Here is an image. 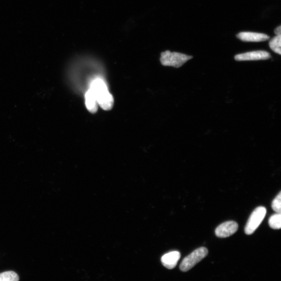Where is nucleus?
<instances>
[{
	"label": "nucleus",
	"mask_w": 281,
	"mask_h": 281,
	"mask_svg": "<svg viewBox=\"0 0 281 281\" xmlns=\"http://www.w3.org/2000/svg\"><path fill=\"white\" fill-rule=\"evenodd\" d=\"M208 254V249L206 247H201L195 249L189 255L183 259L180 265V269L182 272L189 271L196 264L206 257Z\"/></svg>",
	"instance_id": "nucleus-3"
},
{
	"label": "nucleus",
	"mask_w": 281,
	"mask_h": 281,
	"mask_svg": "<svg viewBox=\"0 0 281 281\" xmlns=\"http://www.w3.org/2000/svg\"><path fill=\"white\" fill-rule=\"evenodd\" d=\"M274 33L276 35H280L281 34V26H279L274 30Z\"/></svg>",
	"instance_id": "nucleus-14"
},
{
	"label": "nucleus",
	"mask_w": 281,
	"mask_h": 281,
	"mask_svg": "<svg viewBox=\"0 0 281 281\" xmlns=\"http://www.w3.org/2000/svg\"><path fill=\"white\" fill-rule=\"evenodd\" d=\"M18 274L14 271H6L0 273V281H19Z\"/></svg>",
	"instance_id": "nucleus-12"
},
{
	"label": "nucleus",
	"mask_w": 281,
	"mask_h": 281,
	"mask_svg": "<svg viewBox=\"0 0 281 281\" xmlns=\"http://www.w3.org/2000/svg\"><path fill=\"white\" fill-rule=\"evenodd\" d=\"M267 209L264 207L256 208L250 216L245 228L247 235H251L260 226L266 215Z\"/></svg>",
	"instance_id": "nucleus-4"
},
{
	"label": "nucleus",
	"mask_w": 281,
	"mask_h": 281,
	"mask_svg": "<svg viewBox=\"0 0 281 281\" xmlns=\"http://www.w3.org/2000/svg\"><path fill=\"white\" fill-rule=\"evenodd\" d=\"M192 58L193 56L191 55L166 51L161 53L160 60L163 66H171L178 68L183 66L185 62Z\"/></svg>",
	"instance_id": "nucleus-2"
},
{
	"label": "nucleus",
	"mask_w": 281,
	"mask_h": 281,
	"mask_svg": "<svg viewBox=\"0 0 281 281\" xmlns=\"http://www.w3.org/2000/svg\"><path fill=\"white\" fill-rule=\"evenodd\" d=\"M269 225L273 229H280L281 228L280 213H276L271 216L269 220Z\"/></svg>",
	"instance_id": "nucleus-11"
},
{
	"label": "nucleus",
	"mask_w": 281,
	"mask_h": 281,
	"mask_svg": "<svg viewBox=\"0 0 281 281\" xmlns=\"http://www.w3.org/2000/svg\"><path fill=\"white\" fill-rule=\"evenodd\" d=\"M90 88L95 93L98 105L104 111H110L114 104L113 96L109 93L105 82L100 78L94 80Z\"/></svg>",
	"instance_id": "nucleus-1"
},
{
	"label": "nucleus",
	"mask_w": 281,
	"mask_h": 281,
	"mask_svg": "<svg viewBox=\"0 0 281 281\" xmlns=\"http://www.w3.org/2000/svg\"><path fill=\"white\" fill-rule=\"evenodd\" d=\"M269 45L270 49L275 53L281 54V35H276L272 39Z\"/></svg>",
	"instance_id": "nucleus-10"
},
{
	"label": "nucleus",
	"mask_w": 281,
	"mask_h": 281,
	"mask_svg": "<svg viewBox=\"0 0 281 281\" xmlns=\"http://www.w3.org/2000/svg\"><path fill=\"white\" fill-rule=\"evenodd\" d=\"M180 257V252H170L163 256L161 261L165 267L168 269H173L176 267Z\"/></svg>",
	"instance_id": "nucleus-8"
},
{
	"label": "nucleus",
	"mask_w": 281,
	"mask_h": 281,
	"mask_svg": "<svg viewBox=\"0 0 281 281\" xmlns=\"http://www.w3.org/2000/svg\"><path fill=\"white\" fill-rule=\"evenodd\" d=\"M272 208L276 213L281 212V192H279L272 202Z\"/></svg>",
	"instance_id": "nucleus-13"
},
{
	"label": "nucleus",
	"mask_w": 281,
	"mask_h": 281,
	"mask_svg": "<svg viewBox=\"0 0 281 281\" xmlns=\"http://www.w3.org/2000/svg\"><path fill=\"white\" fill-rule=\"evenodd\" d=\"M237 223L229 221L219 226L215 230L216 236L218 238H226L231 236L238 230Z\"/></svg>",
	"instance_id": "nucleus-5"
},
{
	"label": "nucleus",
	"mask_w": 281,
	"mask_h": 281,
	"mask_svg": "<svg viewBox=\"0 0 281 281\" xmlns=\"http://www.w3.org/2000/svg\"><path fill=\"white\" fill-rule=\"evenodd\" d=\"M271 54L265 51H255L239 54L235 56L237 61L267 60L271 58Z\"/></svg>",
	"instance_id": "nucleus-6"
},
{
	"label": "nucleus",
	"mask_w": 281,
	"mask_h": 281,
	"mask_svg": "<svg viewBox=\"0 0 281 281\" xmlns=\"http://www.w3.org/2000/svg\"><path fill=\"white\" fill-rule=\"evenodd\" d=\"M237 38L244 42H259L267 41L270 36L266 34L244 31L237 35Z\"/></svg>",
	"instance_id": "nucleus-7"
},
{
	"label": "nucleus",
	"mask_w": 281,
	"mask_h": 281,
	"mask_svg": "<svg viewBox=\"0 0 281 281\" xmlns=\"http://www.w3.org/2000/svg\"><path fill=\"white\" fill-rule=\"evenodd\" d=\"M86 107L90 113L95 114L98 110V103L95 93L89 88L85 94Z\"/></svg>",
	"instance_id": "nucleus-9"
}]
</instances>
